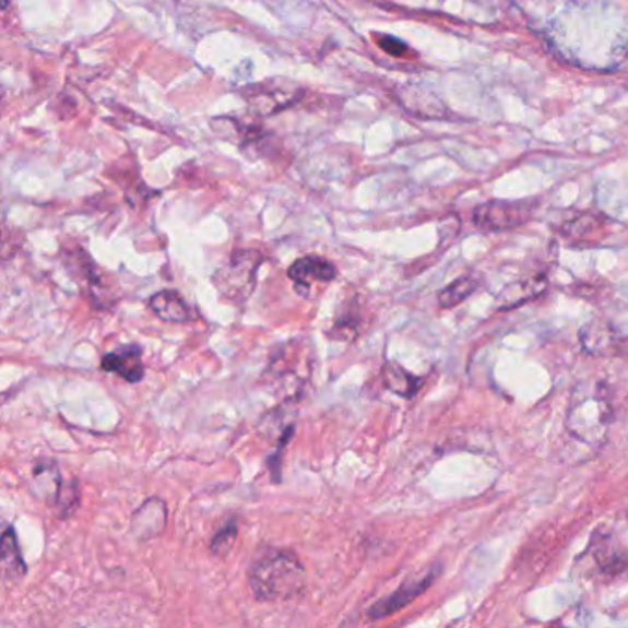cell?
Listing matches in <instances>:
<instances>
[{
    "label": "cell",
    "instance_id": "1",
    "mask_svg": "<svg viewBox=\"0 0 628 628\" xmlns=\"http://www.w3.org/2000/svg\"><path fill=\"white\" fill-rule=\"evenodd\" d=\"M614 410L605 383L597 380L581 382L571 393L566 426L573 437L588 447H601L611 429Z\"/></svg>",
    "mask_w": 628,
    "mask_h": 628
},
{
    "label": "cell",
    "instance_id": "2",
    "mask_svg": "<svg viewBox=\"0 0 628 628\" xmlns=\"http://www.w3.org/2000/svg\"><path fill=\"white\" fill-rule=\"evenodd\" d=\"M305 568L294 553L270 549L251 566L249 586L257 600L275 603L295 597L305 586Z\"/></svg>",
    "mask_w": 628,
    "mask_h": 628
},
{
    "label": "cell",
    "instance_id": "3",
    "mask_svg": "<svg viewBox=\"0 0 628 628\" xmlns=\"http://www.w3.org/2000/svg\"><path fill=\"white\" fill-rule=\"evenodd\" d=\"M260 264L262 257L257 251H236L227 265L214 275V284L220 295L236 305L246 303L257 286V271Z\"/></svg>",
    "mask_w": 628,
    "mask_h": 628
},
{
    "label": "cell",
    "instance_id": "4",
    "mask_svg": "<svg viewBox=\"0 0 628 628\" xmlns=\"http://www.w3.org/2000/svg\"><path fill=\"white\" fill-rule=\"evenodd\" d=\"M533 206L522 201H488L474 212V224L483 230H511L525 224Z\"/></svg>",
    "mask_w": 628,
    "mask_h": 628
},
{
    "label": "cell",
    "instance_id": "5",
    "mask_svg": "<svg viewBox=\"0 0 628 628\" xmlns=\"http://www.w3.org/2000/svg\"><path fill=\"white\" fill-rule=\"evenodd\" d=\"M437 576H439V571H437V568H434V570L428 571V573L420 577V579L404 582L396 592L391 593L386 600L378 601L376 605L370 606L369 611H367V617L376 621V619L393 616V614H396V612L402 611V608H405L410 603L417 600L418 595H423V593L434 584Z\"/></svg>",
    "mask_w": 628,
    "mask_h": 628
},
{
    "label": "cell",
    "instance_id": "6",
    "mask_svg": "<svg viewBox=\"0 0 628 628\" xmlns=\"http://www.w3.org/2000/svg\"><path fill=\"white\" fill-rule=\"evenodd\" d=\"M288 276L295 282L297 294L310 297L311 284L313 282L327 284V282L334 281L337 270L334 264H330L329 260L321 259V257H303L289 265Z\"/></svg>",
    "mask_w": 628,
    "mask_h": 628
},
{
    "label": "cell",
    "instance_id": "7",
    "mask_svg": "<svg viewBox=\"0 0 628 628\" xmlns=\"http://www.w3.org/2000/svg\"><path fill=\"white\" fill-rule=\"evenodd\" d=\"M100 367L130 383L141 382L146 375V367L142 364V348L139 345H123L112 353H107L102 358Z\"/></svg>",
    "mask_w": 628,
    "mask_h": 628
},
{
    "label": "cell",
    "instance_id": "8",
    "mask_svg": "<svg viewBox=\"0 0 628 628\" xmlns=\"http://www.w3.org/2000/svg\"><path fill=\"white\" fill-rule=\"evenodd\" d=\"M165 525L166 503L159 498L144 501L141 509L131 518V533L141 541H150V538L159 536Z\"/></svg>",
    "mask_w": 628,
    "mask_h": 628
},
{
    "label": "cell",
    "instance_id": "9",
    "mask_svg": "<svg viewBox=\"0 0 628 628\" xmlns=\"http://www.w3.org/2000/svg\"><path fill=\"white\" fill-rule=\"evenodd\" d=\"M67 483L61 477V470L54 461H43L34 469V482H32V490L39 496V498L48 501L50 506H58L61 494L66 490Z\"/></svg>",
    "mask_w": 628,
    "mask_h": 628
},
{
    "label": "cell",
    "instance_id": "10",
    "mask_svg": "<svg viewBox=\"0 0 628 628\" xmlns=\"http://www.w3.org/2000/svg\"><path fill=\"white\" fill-rule=\"evenodd\" d=\"M150 308L157 318L163 319L166 323H188L192 321V310L187 305V300L174 289H163L152 295Z\"/></svg>",
    "mask_w": 628,
    "mask_h": 628
},
{
    "label": "cell",
    "instance_id": "11",
    "mask_svg": "<svg viewBox=\"0 0 628 628\" xmlns=\"http://www.w3.org/2000/svg\"><path fill=\"white\" fill-rule=\"evenodd\" d=\"M546 286L547 281L544 275L529 276V279H523V281L514 282L499 295V308L509 310V308L525 305L529 300L536 299L538 295L544 294Z\"/></svg>",
    "mask_w": 628,
    "mask_h": 628
},
{
    "label": "cell",
    "instance_id": "12",
    "mask_svg": "<svg viewBox=\"0 0 628 628\" xmlns=\"http://www.w3.org/2000/svg\"><path fill=\"white\" fill-rule=\"evenodd\" d=\"M617 337L608 324L592 321L581 330L582 348L593 356H616Z\"/></svg>",
    "mask_w": 628,
    "mask_h": 628
},
{
    "label": "cell",
    "instance_id": "13",
    "mask_svg": "<svg viewBox=\"0 0 628 628\" xmlns=\"http://www.w3.org/2000/svg\"><path fill=\"white\" fill-rule=\"evenodd\" d=\"M0 560H2V573L4 579L19 581L26 576V562H24L23 553L19 547L15 529L7 528L2 535V546H0Z\"/></svg>",
    "mask_w": 628,
    "mask_h": 628
},
{
    "label": "cell",
    "instance_id": "14",
    "mask_svg": "<svg viewBox=\"0 0 628 628\" xmlns=\"http://www.w3.org/2000/svg\"><path fill=\"white\" fill-rule=\"evenodd\" d=\"M383 386L404 399H413L423 388V378L407 372L404 367L388 364L383 367Z\"/></svg>",
    "mask_w": 628,
    "mask_h": 628
},
{
    "label": "cell",
    "instance_id": "15",
    "mask_svg": "<svg viewBox=\"0 0 628 628\" xmlns=\"http://www.w3.org/2000/svg\"><path fill=\"white\" fill-rule=\"evenodd\" d=\"M477 286H479V279L476 275L461 276V279L442 289L441 294H439V305L442 308H453V306H458L459 303H463L466 297L474 294Z\"/></svg>",
    "mask_w": 628,
    "mask_h": 628
},
{
    "label": "cell",
    "instance_id": "16",
    "mask_svg": "<svg viewBox=\"0 0 628 628\" xmlns=\"http://www.w3.org/2000/svg\"><path fill=\"white\" fill-rule=\"evenodd\" d=\"M595 562L605 573H619L628 568V557L625 553L619 552L612 542H600L595 549Z\"/></svg>",
    "mask_w": 628,
    "mask_h": 628
},
{
    "label": "cell",
    "instance_id": "17",
    "mask_svg": "<svg viewBox=\"0 0 628 628\" xmlns=\"http://www.w3.org/2000/svg\"><path fill=\"white\" fill-rule=\"evenodd\" d=\"M236 536H238V520L230 518L229 522L225 523L224 528L217 531L211 542V552L217 557H225L230 552V547L235 546Z\"/></svg>",
    "mask_w": 628,
    "mask_h": 628
},
{
    "label": "cell",
    "instance_id": "18",
    "mask_svg": "<svg viewBox=\"0 0 628 628\" xmlns=\"http://www.w3.org/2000/svg\"><path fill=\"white\" fill-rule=\"evenodd\" d=\"M597 227H600L597 220H593L590 216H581L570 222V224H566L564 233H566V236L576 238V240H586Z\"/></svg>",
    "mask_w": 628,
    "mask_h": 628
},
{
    "label": "cell",
    "instance_id": "19",
    "mask_svg": "<svg viewBox=\"0 0 628 628\" xmlns=\"http://www.w3.org/2000/svg\"><path fill=\"white\" fill-rule=\"evenodd\" d=\"M380 45H382L383 50L391 54V56H402V54L405 52L404 43L396 39V37H383Z\"/></svg>",
    "mask_w": 628,
    "mask_h": 628
},
{
    "label": "cell",
    "instance_id": "20",
    "mask_svg": "<svg viewBox=\"0 0 628 628\" xmlns=\"http://www.w3.org/2000/svg\"><path fill=\"white\" fill-rule=\"evenodd\" d=\"M616 356L628 362V337H619L617 341Z\"/></svg>",
    "mask_w": 628,
    "mask_h": 628
}]
</instances>
